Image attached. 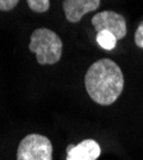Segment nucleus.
<instances>
[{"mask_svg": "<svg viewBox=\"0 0 143 160\" xmlns=\"http://www.w3.org/2000/svg\"><path fill=\"white\" fill-rule=\"evenodd\" d=\"M84 86L88 96L96 104L107 106L114 104L124 88V76L114 60L103 58L87 69Z\"/></svg>", "mask_w": 143, "mask_h": 160, "instance_id": "obj_1", "label": "nucleus"}, {"mask_svg": "<svg viewBox=\"0 0 143 160\" xmlns=\"http://www.w3.org/2000/svg\"><path fill=\"white\" fill-rule=\"evenodd\" d=\"M28 49L36 55L38 64L53 65L61 58L63 41L54 31L42 27L32 32Z\"/></svg>", "mask_w": 143, "mask_h": 160, "instance_id": "obj_2", "label": "nucleus"}, {"mask_svg": "<svg viewBox=\"0 0 143 160\" xmlns=\"http://www.w3.org/2000/svg\"><path fill=\"white\" fill-rule=\"evenodd\" d=\"M17 160H53L51 141L38 133L27 135L18 145Z\"/></svg>", "mask_w": 143, "mask_h": 160, "instance_id": "obj_3", "label": "nucleus"}, {"mask_svg": "<svg viewBox=\"0 0 143 160\" xmlns=\"http://www.w3.org/2000/svg\"><path fill=\"white\" fill-rule=\"evenodd\" d=\"M92 24L97 32L109 31L118 40L126 36V21L125 18L116 12L103 10L92 17Z\"/></svg>", "mask_w": 143, "mask_h": 160, "instance_id": "obj_4", "label": "nucleus"}, {"mask_svg": "<svg viewBox=\"0 0 143 160\" xmlns=\"http://www.w3.org/2000/svg\"><path fill=\"white\" fill-rule=\"evenodd\" d=\"M101 4V0H64L63 9L65 18L70 23L79 22L84 14L96 10Z\"/></svg>", "mask_w": 143, "mask_h": 160, "instance_id": "obj_5", "label": "nucleus"}, {"mask_svg": "<svg viewBox=\"0 0 143 160\" xmlns=\"http://www.w3.org/2000/svg\"><path fill=\"white\" fill-rule=\"evenodd\" d=\"M101 148L95 140H83L78 145H68L67 160H97Z\"/></svg>", "mask_w": 143, "mask_h": 160, "instance_id": "obj_6", "label": "nucleus"}, {"mask_svg": "<svg viewBox=\"0 0 143 160\" xmlns=\"http://www.w3.org/2000/svg\"><path fill=\"white\" fill-rule=\"evenodd\" d=\"M97 44L105 50H112L116 46V42H118V38H116L111 32L109 31H101L97 32L96 36Z\"/></svg>", "mask_w": 143, "mask_h": 160, "instance_id": "obj_7", "label": "nucleus"}, {"mask_svg": "<svg viewBox=\"0 0 143 160\" xmlns=\"http://www.w3.org/2000/svg\"><path fill=\"white\" fill-rule=\"evenodd\" d=\"M27 4L36 13H45L50 9V0H27Z\"/></svg>", "mask_w": 143, "mask_h": 160, "instance_id": "obj_8", "label": "nucleus"}, {"mask_svg": "<svg viewBox=\"0 0 143 160\" xmlns=\"http://www.w3.org/2000/svg\"><path fill=\"white\" fill-rule=\"evenodd\" d=\"M18 3H19V0H0V10L10 12L17 7Z\"/></svg>", "mask_w": 143, "mask_h": 160, "instance_id": "obj_9", "label": "nucleus"}, {"mask_svg": "<svg viewBox=\"0 0 143 160\" xmlns=\"http://www.w3.org/2000/svg\"><path fill=\"white\" fill-rule=\"evenodd\" d=\"M134 42L139 49H143V21L138 24V28L134 33Z\"/></svg>", "mask_w": 143, "mask_h": 160, "instance_id": "obj_10", "label": "nucleus"}]
</instances>
